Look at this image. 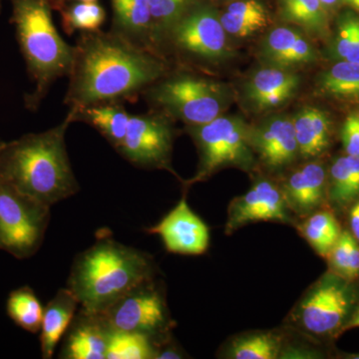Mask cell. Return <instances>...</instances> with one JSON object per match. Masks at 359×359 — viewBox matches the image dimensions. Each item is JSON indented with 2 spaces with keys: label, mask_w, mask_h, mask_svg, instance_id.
<instances>
[{
  "label": "cell",
  "mask_w": 359,
  "mask_h": 359,
  "mask_svg": "<svg viewBox=\"0 0 359 359\" xmlns=\"http://www.w3.org/2000/svg\"><path fill=\"white\" fill-rule=\"evenodd\" d=\"M301 78L290 69L275 67L257 70L245 86V98L257 111L280 107L297 94Z\"/></svg>",
  "instance_id": "16"
},
{
  "label": "cell",
  "mask_w": 359,
  "mask_h": 359,
  "mask_svg": "<svg viewBox=\"0 0 359 359\" xmlns=\"http://www.w3.org/2000/svg\"><path fill=\"white\" fill-rule=\"evenodd\" d=\"M165 76L142 93L161 113L188 126L205 124L221 116L226 106L221 84L187 72Z\"/></svg>",
  "instance_id": "5"
},
{
  "label": "cell",
  "mask_w": 359,
  "mask_h": 359,
  "mask_svg": "<svg viewBox=\"0 0 359 359\" xmlns=\"http://www.w3.org/2000/svg\"><path fill=\"white\" fill-rule=\"evenodd\" d=\"M70 109L73 110L74 123L82 122L93 127L115 150L121 145L131 118L124 103H100Z\"/></svg>",
  "instance_id": "21"
},
{
  "label": "cell",
  "mask_w": 359,
  "mask_h": 359,
  "mask_svg": "<svg viewBox=\"0 0 359 359\" xmlns=\"http://www.w3.org/2000/svg\"><path fill=\"white\" fill-rule=\"evenodd\" d=\"M80 308L76 297L68 287L59 290L47 304L40 327V349L42 358L50 359L56 347L65 337Z\"/></svg>",
  "instance_id": "19"
},
{
  "label": "cell",
  "mask_w": 359,
  "mask_h": 359,
  "mask_svg": "<svg viewBox=\"0 0 359 359\" xmlns=\"http://www.w3.org/2000/svg\"><path fill=\"white\" fill-rule=\"evenodd\" d=\"M261 54L269 65L285 69L311 65L316 60V49L306 36L287 26L276 27L268 33L262 44Z\"/></svg>",
  "instance_id": "17"
},
{
  "label": "cell",
  "mask_w": 359,
  "mask_h": 359,
  "mask_svg": "<svg viewBox=\"0 0 359 359\" xmlns=\"http://www.w3.org/2000/svg\"><path fill=\"white\" fill-rule=\"evenodd\" d=\"M280 351V340L271 332H257L238 337L229 348L235 359H275Z\"/></svg>",
  "instance_id": "32"
},
{
  "label": "cell",
  "mask_w": 359,
  "mask_h": 359,
  "mask_svg": "<svg viewBox=\"0 0 359 359\" xmlns=\"http://www.w3.org/2000/svg\"><path fill=\"white\" fill-rule=\"evenodd\" d=\"M250 147L271 169L292 164L299 155L292 118L275 116L250 129Z\"/></svg>",
  "instance_id": "14"
},
{
  "label": "cell",
  "mask_w": 359,
  "mask_h": 359,
  "mask_svg": "<svg viewBox=\"0 0 359 359\" xmlns=\"http://www.w3.org/2000/svg\"><path fill=\"white\" fill-rule=\"evenodd\" d=\"M153 276L152 259L147 254L102 237L74 259L67 287L80 309L100 313Z\"/></svg>",
  "instance_id": "3"
},
{
  "label": "cell",
  "mask_w": 359,
  "mask_h": 359,
  "mask_svg": "<svg viewBox=\"0 0 359 359\" xmlns=\"http://www.w3.org/2000/svg\"><path fill=\"white\" fill-rule=\"evenodd\" d=\"M349 223H351L353 236L359 242V199L356 200L355 204L351 208L349 214Z\"/></svg>",
  "instance_id": "36"
},
{
  "label": "cell",
  "mask_w": 359,
  "mask_h": 359,
  "mask_svg": "<svg viewBox=\"0 0 359 359\" xmlns=\"http://www.w3.org/2000/svg\"><path fill=\"white\" fill-rule=\"evenodd\" d=\"M287 203L280 189L269 181H259L249 192L231 203L226 231L255 222L289 221Z\"/></svg>",
  "instance_id": "13"
},
{
  "label": "cell",
  "mask_w": 359,
  "mask_h": 359,
  "mask_svg": "<svg viewBox=\"0 0 359 359\" xmlns=\"http://www.w3.org/2000/svg\"><path fill=\"white\" fill-rule=\"evenodd\" d=\"M173 141L174 130L167 115L161 112L135 114L131 115L124 140L116 151L134 166L173 172Z\"/></svg>",
  "instance_id": "10"
},
{
  "label": "cell",
  "mask_w": 359,
  "mask_h": 359,
  "mask_svg": "<svg viewBox=\"0 0 359 359\" xmlns=\"http://www.w3.org/2000/svg\"><path fill=\"white\" fill-rule=\"evenodd\" d=\"M99 314L111 330L148 335L156 347L171 325L164 297L153 278L133 287Z\"/></svg>",
  "instance_id": "8"
},
{
  "label": "cell",
  "mask_w": 359,
  "mask_h": 359,
  "mask_svg": "<svg viewBox=\"0 0 359 359\" xmlns=\"http://www.w3.org/2000/svg\"><path fill=\"white\" fill-rule=\"evenodd\" d=\"M198 150L200 163L197 173L187 186L204 181L224 166H249L252 160L250 128L241 118L219 117L205 124L189 126Z\"/></svg>",
  "instance_id": "7"
},
{
  "label": "cell",
  "mask_w": 359,
  "mask_h": 359,
  "mask_svg": "<svg viewBox=\"0 0 359 359\" xmlns=\"http://www.w3.org/2000/svg\"><path fill=\"white\" fill-rule=\"evenodd\" d=\"M164 40H169L184 55L197 60L211 62L228 53L221 15L212 6L196 2L172 25Z\"/></svg>",
  "instance_id": "9"
},
{
  "label": "cell",
  "mask_w": 359,
  "mask_h": 359,
  "mask_svg": "<svg viewBox=\"0 0 359 359\" xmlns=\"http://www.w3.org/2000/svg\"><path fill=\"white\" fill-rule=\"evenodd\" d=\"M50 219V207L0 180V250L18 259L34 256Z\"/></svg>",
  "instance_id": "6"
},
{
  "label": "cell",
  "mask_w": 359,
  "mask_h": 359,
  "mask_svg": "<svg viewBox=\"0 0 359 359\" xmlns=\"http://www.w3.org/2000/svg\"><path fill=\"white\" fill-rule=\"evenodd\" d=\"M320 1L328 13L334 11L342 4V0H320Z\"/></svg>",
  "instance_id": "38"
},
{
  "label": "cell",
  "mask_w": 359,
  "mask_h": 359,
  "mask_svg": "<svg viewBox=\"0 0 359 359\" xmlns=\"http://www.w3.org/2000/svg\"><path fill=\"white\" fill-rule=\"evenodd\" d=\"M195 2L196 0H149L152 16L153 49L158 55V47L164 41L170 28Z\"/></svg>",
  "instance_id": "31"
},
{
  "label": "cell",
  "mask_w": 359,
  "mask_h": 359,
  "mask_svg": "<svg viewBox=\"0 0 359 359\" xmlns=\"http://www.w3.org/2000/svg\"><path fill=\"white\" fill-rule=\"evenodd\" d=\"M2 1H4V0H0V13H1V9H2Z\"/></svg>",
  "instance_id": "41"
},
{
  "label": "cell",
  "mask_w": 359,
  "mask_h": 359,
  "mask_svg": "<svg viewBox=\"0 0 359 359\" xmlns=\"http://www.w3.org/2000/svg\"><path fill=\"white\" fill-rule=\"evenodd\" d=\"M73 48L65 98L69 108L133 101L167 74L162 56L111 30L82 32Z\"/></svg>",
  "instance_id": "1"
},
{
  "label": "cell",
  "mask_w": 359,
  "mask_h": 359,
  "mask_svg": "<svg viewBox=\"0 0 359 359\" xmlns=\"http://www.w3.org/2000/svg\"><path fill=\"white\" fill-rule=\"evenodd\" d=\"M327 189L325 168L309 163L290 175L282 191L287 208L295 214L306 216L323 202Z\"/></svg>",
  "instance_id": "18"
},
{
  "label": "cell",
  "mask_w": 359,
  "mask_h": 359,
  "mask_svg": "<svg viewBox=\"0 0 359 359\" xmlns=\"http://www.w3.org/2000/svg\"><path fill=\"white\" fill-rule=\"evenodd\" d=\"M353 241L354 237L349 231H341L339 240L335 243L334 248L330 250V256H328L330 257V262H332L335 271L346 278Z\"/></svg>",
  "instance_id": "33"
},
{
  "label": "cell",
  "mask_w": 359,
  "mask_h": 359,
  "mask_svg": "<svg viewBox=\"0 0 359 359\" xmlns=\"http://www.w3.org/2000/svg\"><path fill=\"white\" fill-rule=\"evenodd\" d=\"M43 311L39 297L29 287L13 290L7 299L6 313L9 318L30 334L40 332Z\"/></svg>",
  "instance_id": "28"
},
{
  "label": "cell",
  "mask_w": 359,
  "mask_h": 359,
  "mask_svg": "<svg viewBox=\"0 0 359 359\" xmlns=\"http://www.w3.org/2000/svg\"><path fill=\"white\" fill-rule=\"evenodd\" d=\"M1 143H2V140H1V139H0V144H1Z\"/></svg>",
  "instance_id": "43"
},
{
  "label": "cell",
  "mask_w": 359,
  "mask_h": 359,
  "mask_svg": "<svg viewBox=\"0 0 359 359\" xmlns=\"http://www.w3.org/2000/svg\"><path fill=\"white\" fill-rule=\"evenodd\" d=\"M110 2L113 13L111 32L156 53L153 49L152 16L149 0H110Z\"/></svg>",
  "instance_id": "20"
},
{
  "label": "cell",
  "mask_w": 359,
  "mask_h": 359,
  "mask_svg": "<svg viewBox=\"0 0 359 359\" xmlns=\"http://www.w3.org/2000/svg\"><path fill=\"white\" fill-rule=\"evenodd\" d=\"M302 233L318 255L328 257L341 231L334 215L318 212L311 215L302 224Z\"/></svg>",
  "instance_id": "30"
},
{
  "label": "cell",
  "mask_w": 359,
  "mask_h": 359,
  "mask_svg": "<svg viewBox=\"0 0 359 359\" xmlns=\"http://www.w3.org/2000/svg\"><path fill=\"white\" fill-rule=\"evenodd\" d=\"M110 332L100 314L80 309L66 332L59 358L106 359Z\"/></svg>",
  "instance_id": "15"
},
{
  "label": "cell",
  "mask_w": 359,
  "mask_h": 359,
  "mask_svg": "<svg viewBox=\"0 0 359 359\" xmlns=\"http://www.w3.org/2000/svg\"><path fill=\"white\" fill-rule=\"evenodd\" d=\"M330 196L339 207L359 199V157L347 155L334 161L330 169Z\"/></svg>",
  "instance_id": "27"
},
{
  "label": "cell",
  "mask_w": 359,
  "mask_h": 359,
  "mask_svg": "<svg viewBox=\"0 0 359 359\" xmlns=\"http://www.w3.org/2000/svg\"><path fill=\"white\" fill-rule=\"evenodd\" d=\"M154 340L139 332L111 330L106 359L156 358Z\"/></svg>",
  "instance_id": "29"
},
{
  "label": "cell",
  "mask_w": 359,
  "mask_h": 359,
  "mask_svg": "<svg viewBox=\"0 0 359 359\" xmlns=\"http://www.w3.org/2000/svg\"><path fill=\"white\" fill-rule=\"evenodd\" d=\"M72 123L70 109L57 126L40 133L23 135L0 144V180L51 207L72 197L80 187L73 173L66 132Z\"/></svg>",
  "instance_id": "2"
},
{
  "label": "cell",
  "mask_w": 359,
  "mask_h": 359,
  "mask_svg": "<svg viewBox=\"0 0 359 359\" xmlns=\"http://www.w3.org/2000/svg\"><path fill=\"white\" fill-rule=\"evenodd\" d=\"M147 231L151 235L159 236L168 252L172 254L199 256L209 248V228L191 209L186 196Z\"/></svg>",
  "instance_id": "12"
},
{
  "label": "cell",
  "mask_w": 359,
  "mask_h": 359,
  "mask_svg": "<svg viewBox=\"0 0 359 359\" xmlns=\"http://www.w3.org/2000/svg\"><path fill=\"white\" fill-rule=\"evenodd\" d=\"M283 20L323 36L327 32L328 11L320 0H278Z\"/></svg>",
  "instance_id": "25"
},
{
  "label": "cell",
  "mask_w": 359,
  "mask_h": 359,
  "mask_svg": "<svg viewBox=\"0 0 359 359\" xmlns=\"http://www.w3.org/2000/svg\"><path fill=\"white\" fill-rule=\"evenodd\" d=\"M299 156L318 157L327 150L332 139V121L325 111L304 107L292 117Z\"/></svg>",
  "instance_id": "22"
},
{
  "label": "cell",
  "mask_w": 359,
  "mask_h": 359,
  "mask_svg": "<svg viewBox=\"0 0 359 359\" xmlns=\"http://www.w3.org/2000/svg\"><path fill=\"white\" fill-rule=\"evenodd\" d=\"M9 1L13 6L11 21L28 74L35 83L32 93L25 95V107L35 111L54 82L69 74L74 48L61 37L54 25L50 0Z\"/></svg>",
  "instance_id": "4"
},
{
  "label": "cell",
  "mask_w": 359,
  "mask_h": 359,
  "mask_svg": "<svg viewBox=\"0 0 359 359\" xmlns=\"http://www.w3.org/2000/svg\"><path fill=\"white\" fill-rule=\"evenodd\" d=\"M359 327V309L356 311V313L353 314V318H351L347 323L346 325L342 327V332H346V330H351V328Z\"/></svg>",
  "instance_id": "37"
},
{
  "label": "cell",
  "mask_w": 359,
  "mask_h": 359,
  "mask_svg": "<svg viewBox=\"0 0 359 359\" xmlns=\"http://www.w3.org/2000/svg\"><path fill=\"white\" fill-rule=\"evenodd\" d=\"M354 358H359V354L358 356H354Z\"/></svg>",
  "instance_id": "42"
},
{
  "label": "cell",
  "mask_w": 359,
  "mask_h": 359,
  "mask_svg": "<svg viewBox=\"0 0 359 359\" xmlns=\"http://www.w3.org/2000/svg\"><path fill=\"white\" fill-rule=\"evenodd\" d=\"M353 299L346 283L335 276H325L304 295L297 308V320L311 334H332L344 325Z\"/></svg>",
  "instance_id": "11"
},
{
  "label": "cell",
  "mask_w": 359,
  "mask_h": 359,
  "mask_svg": "<svg viewBox=\"0 0 359 359\" xmlns=\"http://www.w3.org/2000/svg\"><path fill=\"white\" fill-rule=\"evenodd\" d=\"M52 9L60 13L61 23L67 35L76 32H98L107 18L105 8L99 2H63Z\"/></svg>",
  "instance_id": "26"
},
{
  "label": "cell",
  "mask_w": 359,
  "mask_h": 359,
  "mask_svg": "<svg viewBox=\"0 0 359 359\" xmlns=\"http://www.w3.org/2000/svg\"><path fill=\"white\" fill-rule=\"evenodd\" d=\"M224 30L233 36L245 39L268 26V9L259 0H238L221 15Z\"/></svg>",
  "instance_id": "23"
},
{
  "label": "cell",
  "mask_w": 359,
  "mask_h": 359,
  "mask_svg": "<svg viewBox=\"0 0 359 359\" xmlns=\"http://www.w3.org/2000/svg\"><path fill=\"white\" fill-rule=\"evenodd\" d=\"M69 1H81V2H98V0H50L51 6H57L59 4H63V2Z\"/></svg>",
  "instance_id": "39"
},
{
  "label": "cell",
  "mask_w": 359,
  "mask_h": 359,
  "mask_svg": "<svg viewBox=\"0 0 359 359\" xmlns=\"http://www.w3.org/2000/svg\"><path fill=\"white\" fill-rule=\"evenodd\" d=\"M316 90L321 95L334 99H359V63L337 61L321 73L316 81Z\"/></svg>",
  "instance_id": "24"
},
{
  "label": "cell",
  "mask_w": 359,
  "mask_h": 359,
  "mask_svg": "<svg viewBox=\"0 0 359 359\" xmlns=\"http://www.w3.org/2000/svg\"><path fill=\"white\" fill-rule=\"evenodd\" d=\"M344 61L359 63V18H354L353 34L347 47L346 58Z\"/></svg>",
  "instance_id": "35"
},
{
  "label": "cell",
  "mask_w": 359,
  "mask_h": 359,
  "mask_svg": "<svg viewBox=\"0 0 359 359\" xmlns=\"http://www.w3.org/2000/svg\"><path fill=\"white\" fill-rule=\"evenodd\" d=\"M341 141L347 155L359 157V117L351 115L341 128Z\"/></svg>",
  "instance_id": "34"
},
{
  "label": "cell",
  "mask_w": 359,
  "mask_h": 359,
  "mask_svg": "<svg viewBox=\"0 0 359 359\" xmlns=\"http://www.w3.org/2000/svg\"><path fill=\"white\" fill-rule=\"evenodd\" d=\"M358 117H359V114H358Z\"/></svg>",
  "instance_id": "44"
},
{
  "label": "cell",
  "mask_w": 359,
  "mask_h": 359,
  "mask_svg": "<svg viewBox=\"0 0 359 359\" xmlns=\"http://www.w3.org/2000/svg\"><path fill=\"white\" fill-rule=\"evenodd\" d=\"M342 2L351 6L354 11H359V0H342Z\"/></svg>",
  "instance_id": "40"
}]
</instances>
